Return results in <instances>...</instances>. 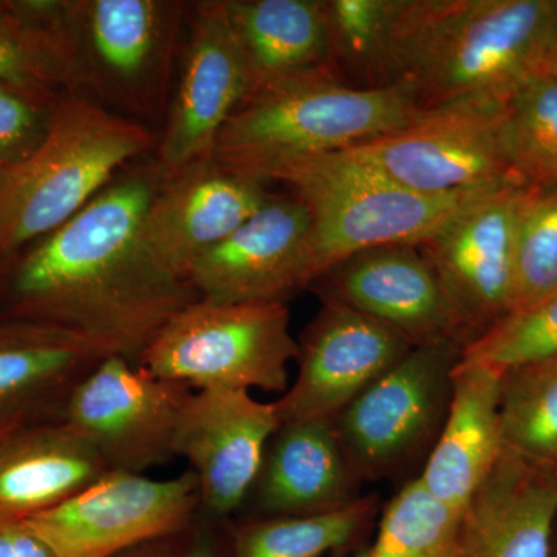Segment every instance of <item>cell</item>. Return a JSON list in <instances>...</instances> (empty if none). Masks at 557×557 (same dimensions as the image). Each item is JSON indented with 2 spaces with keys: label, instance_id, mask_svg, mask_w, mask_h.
Here are the masks:
<instances>
[{
  "label": "cell",
  "instance_id": "37",
  "mask_svg": "<svg viewBox=\"0 0 557 557\" xmlns=\"http://www.w3.org/2000/svg\"><path fill=\"white\" fill-rule=\"evenodd\" d=\"M13 429H17V428H0V435L7 434V432L13 431Z\"/></svg>",
  "mask_w": 557,
  "mask_h": 557
},
{
  "label": "cell",
  "instance_id": "5",
  "mask_svg": "<svg viewBox=\"0 0 557 557\" xmlns=\"http://www.w3.org/2000/svg\"><path fill=\"white\" fill-rule=\"evenodd\" d=\"M267 182L287 186L309 211L310 284L366 249L420 247L461 209L496 188L428 196L391 182L344 152L284 164L271 171L263 185Z\"/></svg>",
  "mask_w": 557,
  "mask_h": 557
},
{
  "label": "cell",
  "instance_id": "6",
  "mask_svg": "<svg viewBox=\"0 0 557 557\" xmlns=\"http://www.w3.org/2000/svg\"><path fill=\"white\" fill-rule=\"evenodd\" d=\"M296 358L287 304L197 299L163 325L138 364L193 391L258 388L284 395Z\"/></svg>",
  "mask_w": 557,
  "mask_h": 557
},
{
  "label": "cell",
  "instance_id": "15",
  "mask_svg": "<svg viewBox=\"0 0 557 557\" xmlns=\"http://www.w3.org/2000/svg\"><path fill=\"white\" fill-rule=\"evenodd\" d=\"M311 219L298 197L270 194L263 207L197 260L188 281L219 304H287L310 284Z\"/></svg>",
  "mask_w": 557,
  "mask_h": 557
},
{
  "label": "cell",
  "instance_id": "16",
  "mask_svg": "<svg viewBox=\"0 0 557 557\" xmlns=\"http://www.w3.org/2000/svg\"><path fill=\"white\" fill-rule=\"evenodd\" d=\"M307 289L383 322L412 347L468 344L448 295L418 247L392 245L348 256Z\"/></svg>",
  "mask_w": 557,
  "mask_h": 557
},
{
  "label": "cell",
  "instance_id": "36",
  "mask_svg": "<svg viewBox=\"0 0 557 557\" xmlns=\"http://www.w3.org/2000/svg\"><path fill=\"white\" fill-rule=\"evenodd\" d=\"M351 557H369V549H362V552H359L357 555Z\"/></svg>",
  "mask_w": 557,
  "mask_h": 557
},
{
  "label": "cell",
  "instance_id": "24",
  "mask_svg": "<svg viewBox=\"0 0 557 557\" xmlns=\"http://www.w3.org/2000/svg\"><path fill=\"white\" fill-rule=\"evenodd\" d=\"M0 83L47 104L83 94L69 0H0Z\"/></svg>",
  "mask_w": 557,
  "mask_h": 557
},
{
  "label": "cell",
  "instance_id": "10",
  "mask_svg": "<svg viewBox=\"0 0 557 557\" xmlns=\"http://www.w3.org/2000/svg\"><path fill=\"white\" fill-rule=\"evenodd\" d=\"M193 388L109 355L70 392L61 421L100 454L109 471L145 474L175 458Z\"/></svg>",
  "mask_w": 557,
  "mask_h": 557
},
{
  "label": "cell",
  "instance_id": "11",
  "mask_svg": "<svg viewBox=\"0 0 557 557\" xmlns=\"http://www.w3.org/2000/svg\"><path fill=\"white\" fill-rule=\"evenodd\" d=\"M533 190L520 180L502 183L418 247L448 295L468 344L511 313L520 219Z\"/></svg>",
  "mask_w": 557,
  "mask_h": 557
},
{
  "label": "cell",
  "instance_id": "26",
  "mask_svg": "<svg viewBox=\"0 0 557 557\" xmlns=\"http://www.w3.org/2000/svg\"><path fill=\"white\" fill-rule=\"evenodd\" d=\"M408 0H324L329 67L355 89L398 86V44Z\"/></svg>",
  "mask_w": 557,
  "mask_h": 557
},
{
  "label": "cell",
  "instance_id": "3",
  "mask_svg": "<svg viewBox=\"0 0 557 557\" xmlns=\"http://www.w3.org/2000/svg\"><path fill=\"white\" fill-rule=\"evenodd\" d=\"M421 112L405 84L355 89L325 65L249 91L220 132L212 157L263 185L278 166L355 148L401 129Z\"/></svg>",
  "mask_w": 557,
  "mask_h": 557
},
{
  "label": "cell",
  "instance_id": "23",
  "mask_svg": "<svg viewBox=\"0 0 557 557\" xmlns=\"http://www.w3.org/2000/svg\"><path fill=\"white\" fill-rule=\"evenodd\" d=\"M91 445L62 421L0 435V520L24 522L108 474Z\"/></svg>",
  "mask_w": 557,
  "mask_h": 557
},
{
  "label": "cell",
  "instance_id": "12",
  "mask_svg": "<svg viewBox=\"0 0 557 557\" xmlns=\"http://www.w3.org/2000/svg\"><path fill=\"white\" fill-rule=\"evenodd\" d=\"M199 504L193 471L168 480L110 471L24 523L54 557H113L183 530Z\"/></svg>",
  "mask_w": 557,
  "mask_h": 557
},
{
  "label": "cell",
  "instance_id": "28",
  "mask_svg": "<svg viewBox=\"0 0 557 557\" xmlns=\"http://www.w3.org/2000/svg\"><path fill=\"white\" fill-rule=\"evenodd\" d=\"M500 420L505 449L557 471V355L505 370Z\"/></svg>",
  "mask_w": 557,
  "mask_h": 557
},
{
  "label": "cell",
  "instance_id": "35",
  "mask_svg": "<svg viewBox=\"0 0 557 557\" xmlns=\"http://www.w3.org/2000/svg\"><path fill=\"white\" fill-rule=\"evenodd\" d=\"M177 557H209V556L205 555V553L194 552V553H190V555L177 556Z\"/></svg>",
  "mask_w": 557,
  "mask_h": 557
},
{
  "label": "cell",
  "instance_id": "7",
  "mask_svg": "<svg viewBox=\"0 0 557 557\" xmlns=\"http://www.w3.org/2000/svg\"><path fill=\"white\" fill-rule=\"evenodd\" d=\"M188 3L69 0L83 95L137 121L166 108Z\"/></svg>",
  "mask_w": 557,
  "mask_h": 557
},
{
  "label": "cell",
  "instance_id": "9",
  "mask_svg": "<svg viewBox=\"0 0 557 557\" xmlns=\"http://www.w3.org/2000/svg\"><path fill=\"white\" fill-rule=\"evenodd\" d=\"M463 347H413L332 418L348 463L361 480L395 474L434 446L448 413Z\"/></svg>",
  "mask_w": 557,
  "mask_h": 557
},
{
  "label": "cell",
  "instance_id": "22",
  "mask_svg": "<svg viewBox=\"0 0 557 557\" xmlns=\"http://www.w3.org/2000/svg\"><path fill=\"white\" fill-rule=\"evenodd\" d=\"M359 483L332 418H313L281 424L255 491L270 516H307L357 500Z\"/></svg>",
  "mask_w": 557,
  "mask_h": 557
},
{
  "label": "cell",
  "instance_id": "27",
  "mask_svg": "<svg viewBox=\"0 0 557 557\" xmlns=\"http://www.w3.org/2000/svg\"><path fill=\"white\" fill-rule=\"evenodd\" d=\"M379 498L307 516H270L234 530V557H322L354 541L376 515Z\"/></svg>",
  "mask_w": 557,
  "mask_h": 557
},
{
  "label": "cell",
  "instance_id": "38",
  "mask_svg": "<svg viewBox=\"0 0 557 557\" xmlns=\"http://www.w3.org/2000/svg\"><path fill=\"white\" fill-rule=\"evenodd\" d=\"M552 72L556 73V75H557V50H556L555 62H553V70H552Z\"/></svg>",
  "mask_w": 557,
  "mask_h": 557
},
{
  "label": "cell",
  "instance_id": "8",
  "mask_svg": "<svg viewBox=\"0 0 557 557\" xmlns=\"http://www.w3.org/2000/svg\"><path fill=\"white\" fill-rule=\"evenodd\" d=\"M504 106L468 100L423 110L401 129L343 152L428 196L493 188L520 180L505 145Z\"/></svg>",
  "mask_w": 557,
  "mask_h": 557
},
{
  "label": "cell",
  "instance_id": "30",
  "mask_svg": "<svg viewBox=\"0 0 557 557\" xmlns=\"http://www.w3.org/2000/svg\"><path fill=\"white\" fill-rule=\"evenodd\" d=\"M504 135L515 174L539 188H557L556 73H542L508 98Z\"/></svg>",
  "mask_w": 557,
  "mask_h": 557
},
{
  "label": "cell",
  "instance_id": "32",
  "mask_svg": "<svg viewBox=\"0 0 557 557\" xmlns=\"http://www.w3.org/2000/svg\"><path fill=\"white\" fill-rule=\"evenodd\" d=\"M557 355V292L469 343L461 361L505 370Z\"/></svg>",
  "mask_w": 557,
  "mask_h": 557
},
{
  "label": "cell",
  "instance_id": "31",
  "mask_svg": "<svg viewBox=\"0 0 557 557\" xmlns=\"http://www.w3.org/2000/svg\"><path fill=\"white\" fill-rule=\"evenodd\" d=\"M556 292L557 188L534 186L520 219L511 313L525 310Z\"/></svg>",
  "mask_w": 557,
  "mask_h": 557
},
{
  "label": "cell",
  "instance_id": "33",
  "mask_svg": "<svg viewBox=\"0 0 557 557\" xmlns=\"http://www.w3.org/2000/svg\"><path fill=\"white\" fill-rule=\"evenodd\" d=\"M51 106L0 83V170L36 149L46 135Z\"/></svg>",
  "mask_w": 557,
  "mask_h": 557
},
{
  "label": "cell",
  "instance_id": "29",
  "mask_svg": "<svg viewBox=\"0 0 557 557\" xmlns=\"http://www.w3.org/2000/svg\"><path fill=\"white\" fill-rule=\"evenodd\" d=\"M461 512L410 480L387 502L369 557H461Z\"/></svg>",
  "mask_w": 557,
  "mask_h": 557
},
{
  "label": "cell",
  "instance_id": "18",
  "mask_svg": "<svg viewBox=\"0 0 557 557\" xmlns=\"http://www.w3.org/2000/svg\"><path fill=\"white\" fill-rule=\"evenodd\" d=\"M269 196L262 183L214 157L197 161L163 174L143 220V244L161 270L188 281L197 260L244 225Z\"/></svg>",
  "mask_w": 557,
  "mask_h": 557
},
{
  "label": "cell",
  "instance_id": "2",
  "mask_svg": "<svg viewBox=\"0 0 557 557\" xmlns=\"http://www.w3.org/2000/svg\"><path fill=\"white\" fill-rule=\"evenodd\" d=\"M556 50L557 0H408L398 78L421 110L507 102L553 70Z\"/></svg>",
  "mask_w": 557,
  "mask_h": 557
},
{
  "label": "cell",
  "instance_id": "39",
  "mask_svg": "<svg viewBox=\"0 0 557 557\" xmlns=\"http://www.w3.org/2000/svg\"><path fill=\"white\" fill-rule=\"evenodd\" d=\"M0 174H2V170H0Z\"/></svg>",
  "mask_w": 557,
  "mask_h": 557
},
{
  "label": "cell",
  "instance_id": "25",
  "mask_svg": "<svg viewBox=\"0 0 557 557\" xmlns=\"http://www.w3.org/2000/svg\"><path fill=\"white\" fill-rule=\"evenodd\" d=\"M223 5L252 89L329 65L324 0H223Z\"/></svg>",
  "mask_w": 557,
  "mask_h": 557
},
{
  "label": "cell",
  "instance_id": "14",
  "mask_svg": "<svg viewBox=\"0 0 557 557\" xmlns=\"http://www.w3.org/2000/svg\"><path fill=\"white\" fill-rule=\"evenodd\" d=\"M412 348L383 322L321 300L298 341V376L274 401L281 424L335 418Z\"/></svg>",
  "mask_w": 557,
  "mask_h": 557
},
{
  "label": "cell",
  "instance_id": "34",
  "mask_svg": "<svg viewBox=\"0 0 557 557\" xmlns=\"http://www.w3.org/2000/svg\"><path fill=\"white\" fill-rule=\"evenodd\" d=\"M0 557H54L24 522L0 520Z\"/></svg>",
  "mask_w": 557,
  "mask_h": 557
},
{
  "label": "cell",
  "instance_id": "20",
  "mask_svg": "<svg viewBox=\"0 0 557 557\" xmlns=\"http://www.w3.org/2000/svg\"><path fill=\"white\" fill-rule=\"evenodd\" d=\"M557 471L504 449L461 515V557H553Z\"/></svg>",
  "mask_w": 557,
  "mask_h": 557
},
{
  "label": "cell",
  "instance_id": "1",
  "mask_svg": "<svg viewBox=\"0 0 557 557\" xmlns=\"http://www.w3.org/2000/svg\"><path fill=\"white\" fill-rule=\"evenodd\" d=\"M161 178L153 157L135 161L75 218L30 245L11 270L0 318L57 325L138 364L163 325L200 299L143 244Z\"/></svg>",
  "mask_w": 557,
  "mask_h": 557
},
{
  "label": "cell",
  "instance_id": "13",
  "mask_svg": "<svg viewBox=\"0 0 557 557\" xmlns=\"http://www.w3.org/2000/svg\"><path fill=\"white\" fill-rule=\"evenodd\" d=\"M177 89L153 159L164 175L214 156L220 132L252 89L223 0L194 3Z\"/></svg>",
  "mask_w": 557,
  "mask_h": 557
},
{
  "label": "cell",
  "instance_id": "40",
  "mask_svg": "<svg viewBox=\"0 0 557 557\" xmlns=\"http://www.w3.org/2000/svg\"><path fill=\"white\" fill-rule=\"evenodd\" d=\"M555 557H557V552H556V556Z\"/></svg>",
  "mask_w": 557,
  "mask_h": 557
},
{
  "label": "cell",
  "instance_id": "21",
  "mask_svg": "<svg viewBox=\"0 0 557 557\" xmlns=\"http://www.w3.org/2000/svg\"><path fill=\"white\" fill-rule=\"evenodd\" d=\"M502 380V370L460 358L445 423L418 478L429 494L461 515L505 449Z\"/></svg>",
  "mask_w": 557,
  "mask_h": 557
},
{
  "label": "cell",
  "instance_id": "4",
  "mask_svg": "<svg viewBox=\"0 0 557 557\" xmlns=\"http://www.w3.org/2000/svg\"><path fill=\"white\" fill-rule=\"evenodd\" d=\"M156 146L141 121L87 95H61L36 149L0 174V265L75 218Z\"/></svg>",
  "mask_w": 557,
  "mask_h": 557
},
{
  "label": "cell",
  "instance_id": "17",
  "mask_svg": "<svg viewBox=\"0 0 557 557\" xmlns=\"http://www.w3.org/2000/svg\"><path fill=\"white\" fill-rule=\"evenodd\" d=\"M278 428L276 403L259 401L251 392H193L180 420L174 453L196 474L200 504L219 516L236 511L255 490Z\"/></svg>",
  "mask_w": 557,
  "mask_h": 557
},
{
  "label": "cell",
  "instance_id": "19",
  "mask_svg": "<svg viewBox=\"0 0 557 557\" xmlns=\"http://www.w3.org/2000/svg\"><path fill=\"white\" fill-rule=\"evenodd\" d=\"M104 357L69 330L0 318V428L61 421L72 388Z\"/></svg>",
  "mask_w": 557,
  "mask_h": 557
}]
</instances>
